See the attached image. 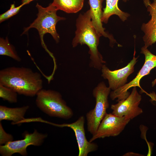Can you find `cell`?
<instances>
[{
    "label": "cell",
    "instance_id": "1",
    "mask_svg": "<svg viewBox=\"0 0 156 156\" xmlns=\"http://www.w3.org/2000/svg\"><path fill=\"white\" fill-rule=\"evenodd\" d=\"M41 75L31 68L12 66L0 71V84L9 87L18 94L32 97L42 88Z\"/></svg>",
    "mask_w": 156,
    "mask_h": 156
},
{
    "label": "cell",
    "instance_id": "2",
    "mask_svg": "<svg viewBox=\"0 0 156 156\" xmlns=\"http://www.w3.org/2000/svg\"><path fill=\"white\" fill-rule=\"evenodd\" d=\"M77 29L72 44L73 47L78 44H86L89 47L90 55V66L99 70L106 63L97 47L101 36L97 32L91 21L90 10L83 14H80L76 20Z\"/></svg>",
    "mask_w": 156,
    "mask_h": 156
},
{
    "label": "cell",
    "instance_id": "3",
    "mask_svg": "<svg viewBox=\"0 0 156 156\" xmlns=\"http://www.w3.org/2000/svg\"><path fill=\"white\" fill-rule=\"evenodd\" d=\"M36 7L38 10L36 18L30 25L25 28L22 34L27 33L31 28H35L38 31L42 45L52 57L53 61L55 59L53 54L47 49L43 39L44 35L49 33L51 35L57 43L58 42L60 36L57 32L56 25L57 22L65 18L58 16L56 12L57 10L52 3L44 8L37 3Z\"/></svg>",
    "mask_w": 156,
    "mask_h": 156
},
{
    "label": "cell",
    "instance_id": "4",
    "mask_svg": "<svg viewBox=\"0 0 156 156\" xmlns=\"http://www.w3.org/2000/svg\"><path fill=\"white\" fill-rule=\"evenodd\" d=\"M36 103L37 107L49 116L68 120L73 113L59 92L42 88L37 94Z\"/></svg>",
    "mask_w": 156,
    "mask_h": 156
},
{
    "label": "cell",
    "instance_id": "5",
    "mask_svg": "<svg viewBox=\"0 0 156 156\" xmlns=\"http://www.w3.org/2000/svg\"><path fill=\"white\" fill-rule=\"evenodd\" d=\"M103 82L99 83L93 91V95L95 98L94 107L86 114L88 131L92 135L97 131L101 122L107 114L109 107L108 96L111 90Z\"/></svg>",
    "mask_w": 156,
    "mask_h": 156
},
{
    "label": "cell",
    "instance_id": "6",
    "mask_svg": "<svg viewBox=\"0 0 156 156\" xmlns=\"http://www.w3.org/2000/svg\"><path fill=\"white\" fill-rule=\"evenodd\" d=\"M140 53L145 56L144 65L134 79L123 86L110 92L109 95L112 100L117 99L116 101H118L126 99L130 94L128 90L131 87L138 86L142 89L140 84V81L144 76L149 74L151 70L156 66V55L144 46L141 48Z\"/></svg>",
    "mask_w": 156,
    "mask_h": 156
},
{
    "label": "cell",
    "instance_id": "7",
    "mask_svg": "<svg viewBox=\"0 0 156 156\" xmlns=\"http://www.w3.org/2000/svg\"><path fill=\"white\" fill-rule=\"evenodd\" d=\"M23 139L12 141L3 145H0V153L3 156H11L18 153L23 156L27 155V147L31 145L39 146L42 145L47 134L39 132L35 129L32 133L25 132Z\"/></svg>",
    "mask_w": 156,
    "mask_h": 156
},
{
    "label": "cell",
    "instance_id": "8",
    "mask_svg": "<svg viewBox=\"0 0 156 156\" xmlns=\"http://www.w3.org/2000/svg\"><path fill=\"white\" fill-rule=\"evenodd\" d=\"M130 120L126 116L120 117L112 113H107L89 142H92L98 138L118 135L123 131Z\"/></svg>",
    "mask_w": 156,
    "mask_h": 156
},
{
    "label": "cell",
    "instance_id": "9",
    "mask_svg": "<svg viewBox=\"0 0 156 156\" xmlns=\"http://www.w3.org/2000/svg\"><path fill=\"white\" fill-rule=\"evenodd\" d=\"M141 99V96L138 92L136 87H133L127 98L111 105L112 113L117 116H125L132 119L143 112L142 109L139 107Z\"/></svg>",
    "mask_w": 156,
    "mask_h": 156
},
{
    "label": "cell",
    "instance_id": "10",
    "mask_svg": "<svg viewBox=\"0 0 156 156\" xmlns=\"http://www.w3.org/2000/svg\"><path fill=\"white\" fill-rule=\"evenodd\" d=\"M136 51L134 49L132 59L125 66L121 68L111 70L104 64L102 68L101 76L104 79H107L109 87L113 91L123 86L127 83L129 76L134 71V66L137 62L138 57H135Z\"/></svg>",
    "mask_w": 156,
    "mask_h": 156
},
{
    "label": "cell",
    "instance_id": "11",
    "mask_svg": "<svg viewBox=\"0 0 156 156\" xmlns=\"http://www.w3.org/2000/svg\"><path fill=\"white\" fill-rule=\"evenodd\" d=\"M85 122L84 117L82 116L72 123L59 124L49 122V124L60 127H66L71 128L75 133L78 144V156H87L89 153L96 151L98 146L96 143L87 140L84 127Z\"/></svg>",
    "mask_w": 156,
    "mask_h": 156
},
{
    "label": "cell",
    "instance_id": "12",
    "mask_svg": "<svg viewBox=\"0 0 156 156\" xmlns=\"http://www.w3.org/2000/svg\"><path fill=\"white\" fill-rule=\"evenodd\" d=\"M144 3L151 17L146 23H143L141 29L144 34L143 40L144 46L147 48L156 42V3L143 0Z\"/></svg>",
    "mask_w": 156,
    "mask_h": 156
},
{
    "label": "cell",
    "instance_id": "13",
    "mask_svg": "<svg viewBox=\"0 0 156 156\" xmlns=\"http://www.w3.org/2000/svg\"><path fill=\"white\" fill-rule=\"evenodd\" d=\"M103 1V0H89L91 21L97 32L101 36L108 38L110 45L112 47L114 43H117L112 36L105 31V29L103 27L101 18L103 13L102 4Z\"/></svg>",
    "mask_w": 156,
    "mask_h": 156
},
{
    "label": "cell",
    "instance_id": "14",
    "mask_svg": "<svg viewBox=\"0 0 156 156\" xmlns=\"http://www.w3.org/2000/svg\"><path fill=\"white\" fill-rule=\"evenodd\" d=\"M29 107L28 105L15 108L0 105V121H11L12 125L18 124L20 121L25 119V114Z\"/></svg>",
    "mask_w": 156,
    "mask_h": 156
},
{
    "label": "cell",
    "instance_id": "15",
    "mask_svg": "<svg viewBox=\"0 0 156 156\" xmlns=\"http://www.w3.org/2000/svg\"><path fill=\"white\" fill-rule=\"evenodd\" d=\"M126 2L129 0H122ZM119 0H106V6L103 9V11L101 18L102 23H107L109 18L112 15H116L118 16L122 21L126 20L130 14L120 10L118 7Z\"/></svg>",
    "mask_w": 156,
    "mask_h": 156
},
{
    "label": "cell",
    "instance_id": "16",
    "mask_svg": "<svg viewBox=\"0 0 156 156\" xmlns=\"http://www.w3.org/2000/svg\"><path fill=\"white\" fill-rule=\"evenodd\" d=\"M84 0H53L57 10L68 13H76L82 8Z\"/></svg>",
    "mask_w": 156,
    "mask_h": 156
},
{
    "label": "cell",
    "instance_id": "17",
    "mask_svg": "<svg viewBox=\"0 0 156 156\" xmlns=\"http://www.w3.org/2000/svg\"><path fill=\"white\" fill-rule=\"evenodd\" d=\"M0 55L9 57L15 60L20 62L21 58L17 55L14 47L9 42L7 37L0 38Z\"/></svg>",
    "mask_w": 156,
    "mask_h": 156
},
{
    "label": "cell",
    "instance_id": "18",
    "mask_svg": "<svg viewBox=\"0 0 156 156\" xmlns=\"http://www.w3.org/2000/svg\"><path fill=\"white\" fill-rule=\"evenodd\" d=\"M18 93L11 88L0 84V97L11 103L17 101Z\"/></svg>",
    "mask_w": 156,
    "mask_h": 156
},
{
    "label": "cell",
    "instance_id": "19",
    "mask_svg": "<svg viewBox=\"0 0 156 156\" xmlns=\"http://www.w3.org/2000/svg\"><path fill=\"white\" fill-rule=\"evenodd\" d=\"M25 5L22 3L17 7H15L14 4H12L10 5V8L5 12L0 15V22L7 20L11 17L17 14L20 11L21 8Z\"/></svg>",
    "mask_w": 156,
    "mask_h": 156
},
{
    "label": "cell",
    "instance_id": "20",
    "mask_svg": "<svg viewBox=\"0 0 156 156\" xmlns=\"http://www.w3.org/2000/svg\"><path fill=\"white\" fill-rule=\"evenodd\" d=\"M13 136L7 133L3 128L1 122L0 123V144L4 145L9 142L13 140Z\"/></svg>",
    "mask_w": 156,
    "mask_h": 156
},
{
    "label": "cell",
    "instance_id": "21",
    "mask_svg": "<svg viewBox=\"0 0 156 156\" xmlns=\"http://www.w3.org/2000/svg\"><path fill=\"white\" fill-rule=\"evenodd\" d=\"M124 156H143L139 153L133 152H129L125 153Z\"/></svg>",
    "mask_w": 156,
    "mask_h": 156
},
{
    "label": "cell",
    "instance_id": "22",
    "mask_svg": "<svg viewBox=\"0 0 156 156\" xmlns=\"http://www.w3.org/2000/svg\"><path fill=\"white\" fill-rule=\"evenodd\" d=\"M33 0H22V3L25 5L29 3Z\"/></svg>",
    "mask_w": 156,
    "mask_h": 156
},
{
    "label": "cell",
    "instance_id": "23",
    "mask_svg": "<svg viewBox=\"0 0 156 156\" xmlns=\"http://www.w3.org/2000/svg\"><path fill=\"white\" fill-rule=\"evenodd\" d=\"M156 71V66L155 67ZM156 84V78L152 82V87H153Z\"/></svg>",
    "mask_w": 156,
    "mask_h": 156
},
{
    "label": "cell",
    "instance_id": "24",
    "mask_svg": "<svg viewBox=\"0 0 156 156\" xmlns=\"http://www.w3.org/2000/svg\"><path fill=\"white\" fill-rule=\"evenodd\" d=\"M153 2L156 3V0H153Z\"/></svg>",
    "mask_w": 156,
    "mask_h": 156
}]
</instances>
